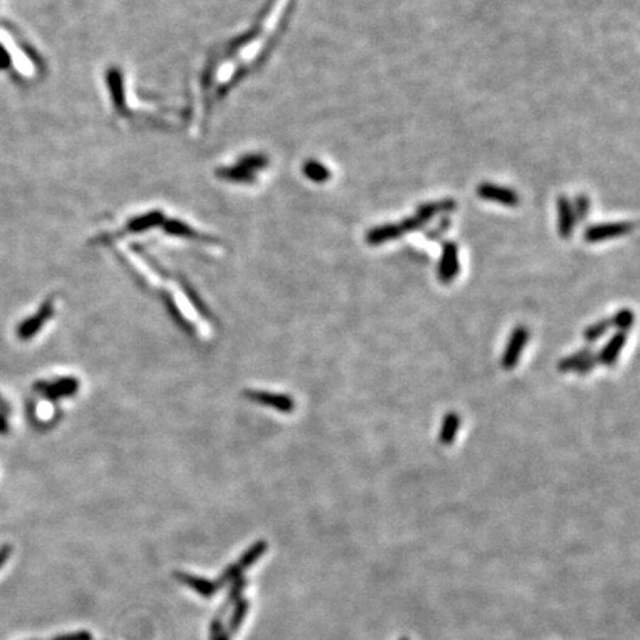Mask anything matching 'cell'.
Instances as JSON below:
<instances>
[{"mask_svg": "<svg viewBox=\"0 0 640 640\" xmlns=\"http://www.w3.org/2000/svg\"><path fill=\"white\" fill-rule=\"evenodd\" d=\"M297 2L270 0L259 20L245 35L228 40L209 57L199 84L201 118L266 61L286 28Z\"/></svg>", "mask_w": 640, "mask_h": 640, "instance_id": "1", "label": "cell"}, {"mask_svg": "<svg viewBox=\"0 0 640 640\" xmlns=\"http://www.w3.org/2000/svg\"><path fill=\"white\" fill-rule=\"evenodd\" d=\"M267 167V160L259 155H251L248 157H243L235 165L223 168L218 171V175L227 181L233 183H252V179L257 176L255 174Z\"/></svg>", "mask_w": 640, "mask_h": 640, "instance_id": "2", "label": "cell"}, {"mask_svg": "<svg viewBox=\"0 0 640 640\" xmlns=\"http://www.w3.org/2000/svg\"><path fill=\"white\" fill-rule=\"evenodd\" d=\"M634 225H636L634 223H629V221L595 224V225H590L588 228H585L584 239L588 243H597V242L617 239V237L631 233L634 230Z\"/></svg>", "mask_w": 640, "mask_h": 640, "instance_id": "3", "label": "cell"}, {"mask_svg": "<svg viewBox=\"0 0 640 640\" xmlns=\"http://www.w3.org/2000/svg\"><path fill=\"white\" fill-rule=\"evenodd\" d=\"M529 339V330L524 325L516 326L510 338L507 341V346L501 359V365L505 371H512L519 364V359L527 347Z\"/></svg>", "mask_w": 640, "mask_h": 640, "instance_id": "4", "label": "cell"}, {"mask_svg": "<svg viewBox=\"0 0 640 640\" xmlns=\"http://www.w3.org/2000/svg\"><path fill=\"white\" fill-rule=\"evenodd\" d=\"M459 274V255L455 242L448 240L442 246V255L437 264V279L443 285L452 283Z\"/></svg>", "mask_w": 640, "mask_h": 640, "instance_id": "5", "label": "cell"}, {"mask_svg": "<svg viewBox=\"0 0 640 640\" xmlns=\"http://www.w3.org/2000/svg\"><path fill=\"white\" fill-rule=\"evenodd\" d=\"M478 196L483 201H489L494 203H500L504 206L515 208L519 205L520 198L519 194L513 190L504 186H498L494 183H482L478 187Z\"/></svg>", "mask_w": 640, "mask_h": 640, "instance_id": "6", "label": "cell"}, {"mask_svg": "<svg viewBox=\"0 0 640 640\" xmlns=\"http://www.w3.org/2000/svg\"><path fill=\"white\" fill-rule=\"evenodd\" d=\"M52 315H54V301L46 300L35 316L28 318L18 326V337L21 339H30L31 337H35L40 331V327L45 325V322Z\"/></svg>", "mask_w": 640, "mask_h": 640, "instance_id": "7", "label": "cell"}, {"mask_svg": "<svg viewBox=\"0 0 640 640\" xmlns=\"http://www.w3.org/2000/svg\"><path fill=\"white\" fill-rule=\"evenodd\" d=\"M39 393L49 399H61L67 396H74L79 390V381L76 378H62L54 383H38L35 386Z\"/></svg>", "mask_w": 640, "mask_h": 640, "instance_id": "8", "label": "cell"}, {"mask_svg": "<svg viewBox=\"0 0 640 640\" xmlns=\"http://www.w3.org/2000/svg\"><path fill=\"white\" fill-rule=\"evenodd\" d=\"M246 398L252 399L254 402L259 403V405H266L270 408L277 409L281 412H292L295 409V402L292 398L286 396V395H273V393H267V391H246L245 393Z\"/></svg>", "mask_w": 640, "mask_h": 640, "instance_id": "9", "label": "cell"}, {"mask_svg": "<svg viewBox=\"0 0 640 640\" xmlns=\"http://www.w3.org/2000/svg\"><path fill=\"white\" fill-rule=\"evenodd\" d=\"M626 342H627V334L617 331L608 339V342H606L602 347V350L599 353H596L597 362L605 366H608V368L614 366L618 362V357H619L622 349H624Z\"/></svg>", "mask_w": 640, "mask_h": 640, "instance_id": "10", "label": "cell"}, {"mask_svg": "<svg viewBox=\"0 0 640 640\" xmlns=\"http://www.w3.org/2000/svg\"><path fill=\"white\" fill-rule=\"evenodd\" d=\"M165 220H167V215L162 210H150L147 213H142V215H137L134 218H130L123 227V233L147 232V230L162 225L163 223H165Z\"/></svg>", "mask_w": 640, "mask_h": 640, "instance_id": "11", "label": "cell"}, {"mask_svg": "<svg viewBox=\"0 0 640 640\" xmlns=\"http://www.w3.org/2000/svg\"><path fill=\"white\" fill-rule=\"evenodd\" d=\"M403 228L400 225V223H391V224H383V225H376L374 228H371L369 232L365 236V242L371 246H378L391 240H398L399 237H402Z\"/></svg>", "mask_w": 640, "mask_h": 640, "instance_id": "12", "label": "cell"}, {"mask_svg": "<svg viewBox=\"0 0 640 640\" xmlns=\"http://www.w3.org/2000/svg\"><path fill=\"white\" fill-rule=\"evenodd\" d=\"M557 215H559V235L562 239H571L573 235V228H576V213H573L572 202L566 198V196H561L557 199Z\"/></svg>", "mask_w": 640, "mask_h": 640, "instance_id": "13", "label": "cell"}, {"mask_svg": "<svg viewBox=\"0 0 640 640\" xmlns=\"http://www.w3.org/2000/svg\"><path fill=\"white\" fill-rule=\"evenodd\" d=\"M176 577H178V580L181 581L183 584H186L187 587L193 588L196 593H198V595L202 596V597H205V599L213 597V596H215V595L218 593V590L221 588V587L218 585L217 581H209V580H206V578H201V577H196V576H190V573H186V572H179V573H176Z\"/></svg>", "mask_w": 640, "mask_h": 640, "instance_id": "14", "label": "cell"}, {"mask_svg": "<svg viewBox=\"0 0 640 640\" xmlns=\"http://www.w3.org/2000/svg\"><path fill=\"white\" fill-rule=\"evenodd\" d=\"M456 202L454 199H443V201H436V202H429V203H422L418 206L417 213L422 221L429 223L430 220H433L437 215H443V213H449L454 212L456 209Z\"/></svg>", "mask_w": 640, "mask_h": 640, "instance_id": "15", "label": "cell"}, {"mask_svg": "<svg viewBox=\"0 0 640 640\" xmlns=\"http://www.w3.org/2000/svg\"><path fill=\"white\" fill-rule=\"evenodd\" d=\"M162 225H163V228H165V232L168 235H172V236H176V237H184V239H189V240L208 242V243L213 242L208 236H203V235L198 233L193 227H190L189 224L179 221V220H168L167 218L165 223H163Z\"/></svg>", "mask_w": 640, "mask_h": 640, "instance_id": "16", "label": "cell"}, {"mask_svg": "<svg viewBox=\"0 0 640 640\" xmlns=\"http://www.w3.org/2000/svg\"><path fill=\"white\" fill-rule=\"evenodd\" d=\"M459 427H461V417L458 412L451 411L445 415L442 421L440 433H439V442L443 447H451L455 442V437L458 434Z\"/></svg>", "mask_w": 640, "mask_h": 640, "instance_id": "17", "label": "cell"}, {"mask_svg": "<svg viewBox=\"0 0 640 640\" xmlns=\"http://www.w3.org/2000/svg\"><path fill=\"white\" fill-rule=\"evenodd\" d=\"M303 174L305 175V178L310 179V181L318 183V184L326 183L331 179V171L327 169L326 165H323L322 162H319L316 159H310V160L304 162Z\"/></svg>", "mask_w": 640, "mask_h": 640, "instance_id": "18", "label": "cell"}, {"mask_svg": "<svg viewBox=\"0 0 640 640\" xmlns=\"http://www.w3.org/2000/svg\"><path fill=\"white\" fill-rule=\"evenodd\" d=\"M593 354H595V352L592 347H584L576 353H572L571 356L563 357L561 362L557 364V369H559L561 372H573L587 357L593 356Z\"/></svg>", "mask_w": 640, "mask_h": 640, "instance_id": "19", "label": "cell"}, {"mask_svg": "<svg viewBox=\"0 0 640 640\" xmlns=\"http://www.w3.org/2000/svg\"><path fill=\"white\" fill-rule=\"evenodd\" d=\"M266 551H267V543H266V541H257V543L251 549H248L242 554V557L237 562L239 568L242 571L246 569V568H251Z\"/></svg>", "mask_w": 640, "mask_h": 640, "instance_id": "20", "label": "cell"}, {"mask_svg": "<svg viewBox=\"0 0 640 640\" xmlns=\"http://www.w3.org/2000/svg\"><path fill=\"white\" fill-rule=\"evenodd\" d=\"M611 323L618 332L627 334L634 325V313L630 308H621L611 318Z\"/></svg>", "mask_w": 640, "mask_h": 640, "instance_id": "21", "label": "cell"}, {"mask_svg": "<svg viewBox=\"0 0 640 640\" xmlns=\"http://www.w3.org/2000/svg\"><path fill=\"white\" fill-rule=\"evenodd\" d=\"M249 608H251V603H249L248 600H246V599H239V600L236 602L235 611H233L232 617H230V622H228V629H230V631L236 633V631L240 629L242 622L245 621L246 614H248Z\"/></svg>", "mask_w": 640, "mask_h": 640, "instance_id": "22", "label": "cell"}, {"mask_svg": "<svg viewBox=\"0 0 640 640\" xmlns=\"http://www.w3.org/2000/svg\"><path fill=\"white\" fill-rule=\"evenodd\" d=\"M611 327H612L611 319H602L593 325H590L588 327H585L583 337L587 342L592 344V342H596L599 338H602L606 332L611 330Z\"/></svg>", "mask_w": 640, "mask_h": 640, "instance_id": "23", "label": "cell"}, {"mask_svg": "<svg viewBox=\"0 0 640 640\" xmlns=\"http://www.w3.org/2000/svg\"><path fill=\"white\" fill-rule=\"evenodd\" d=\"M572 208H573V213H576V218L584 221L587 218V215H588V210H590V201H588L587 196L585 194H578L577 198H576V201H573Z\"/></svg>", "mask_w": 640, "mask_h": 640, "instance_id": "24", "label": "cell"}, {"mask_svg": "<svg viewBox=\"0 0 640 640\" xmlns=\"http://www.w3.org/2000/svg\"><path fill=\"white\" fill-rule=\"evenodd\" d=\"M240 573H242V569L239 568V565H237V563H233V565H230V566H227V568L224 569V572L221 573V577H220V580H218L217 583H218L220 587H223L224 584H227V583H233L235 580H237L239 577H242Z\"/></svg>", "mask_w": 640, "mask_h": 640, "instance_id": "25", "label": "cell"}, {"mask_svg": "<svg viewBox=\"0 0 640 640\" xmlns=\"http://www.w3.org/2000/svg\"><path fill=\"white\" fill-rule=\"evenodd\" d=\"M449 227H451V221H449V218H443L442 220V223L437 225V227H434V228H432L429 233H425V237L429 239V240H437L442 235H445L448 230H449Z\"/></svg>", "mask_w": 640, "mask_h": 640, "instance_id": "26", "label": "cell"}, {"mask_svg": "<svg viewBox=\"0 0 640 640\" xmlns=\"http://www.w3.org/2000/svg\"><path fill=\"white\" fill-rule=\"evenodd\" d=\"M597 357H596V353L593 354V356H590V357H587L583 364H580L578 365V368L573 371L576 374H578V375H587V374H590L592 372L596 366H597Z\"/></svg>", "mask_w": 640, "mask_h": 640, "instance_id": "27", "label": "cell"}, {"mask_svg": "<svg viewBox=\"0 0 640 640\" xmlns=\"http://www.w3.org/2000/svg\"><path fill=\"white\" fill-rule=\"evenodd\" d=\"M245 585H246V581L242 577H239L237 580L233 581V587H232V590H230V595H228V602H227L228 605L233 602H237L240 599V595L243 592Z\"/></svg>", "mask_w": 640, "mask_h": 640, "instance_id": "28", "label": "cell"}, {"mask_svg": "<svg viewBox=\"0 0 640 640\" xmlns=\"http://www.w3.org/2000/svg\"><path fill=\"white\" fill-rule=\"evenodd\" d=\"M210 639L212 640H228L227 633L224 631V627L218 619H215L212 622L210 626Z\"/></svg>", "mask_w": 640, "mask_h": 640, "instance_id": "29", "label": "cell"}, {"mask_svg": "<svg viewBox=\"0 0 640 640\" xmlns=\"http://www.w3.org/2000/svg\"><path fill=\"white\" fill-rule=\"evenodd\" d=\"M52 640H92V636L88 631H76V633H67V634L57 636Z\"/></svg>", "mask_w": 640, "mask_h": 640, "instance_id": "30", "label": "cell"}, {"mask_svg": "<svg viewBox=\"0 0 640 640\" xmlns=\"http://www.w3.org/2000/svg\"><path fill=\"white\" fill-rule=\"evenodd\" d=\"M11 65V55L6 49L0 45V70H5Z\"/></svg>", "mask_w": 640, "mask_h": 640, "instance_id": "31", "label": "cell"}, {"mask_svg": "<svg viewBox=\"0 0 640 640\" xmlns=\"http://www.w3.org/2000/svg\"><path fill=\"white\" fill-rule=\"evenodd\" d=\"M12 553V547L9 544H5L0 547V569L6 563V561L9 559V556Z\"/></svg>", "mask_w": 640, "mask_h": 640, "instance_id": "32", "label": "cell"}, {"mask_svg": "<svg viewBox=\"0 0 640 640\" xmlns=\"http://www.w3.org/2000/svg\"><path fill=\"white\" fill-rule=\"evenodd\" d=\"M8 430H9L8 421H6L5 415H4L2 412H0V434H6V433H8Z\"/></svg>", "mask_w": 640, "mask_h": 640, "instance_id": "33", "label": "cell"}]
</instances>
